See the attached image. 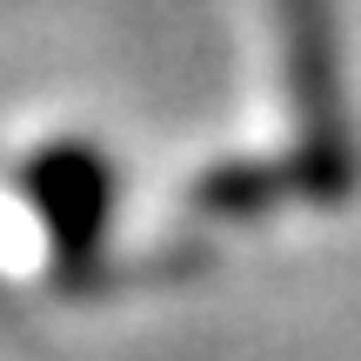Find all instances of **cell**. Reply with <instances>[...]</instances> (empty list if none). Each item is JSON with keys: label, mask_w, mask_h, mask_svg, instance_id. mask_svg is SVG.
Masks as SVG:
<instances>
[{"label": "cell", "mask_w": 361, "mask_h": 361, "mask_svg": "<svg viewBox=\"0 0 361 361\" xmlns=\"http://www.w3.org/2000/svg\"><path fill=\"white\" fill-rule=\"evenodd\" d=\"M281 20V61L301 114V194L341 201L355 188V154H348V114H341V40H335V0H274Z\"/></svg>", "instance_id": "cell-1"}, {"label": "cell", "mask_w": 361, "mask_h": 361, "mask_svg": "<svg viewBox=\"0 0 361 361\" xmlns=\"http://www.w3.org/2000/svg\"><path fill=\"white\" fill-rule=\"evenodd\" d=\"M40 180V207H47V228L61 234L67 247H87V234L101 228V214H107V174H101V161L87 154V147H61V154H47L34 168Z\"/></svg>", "instance_id": "cell-2"}]
</instances>
